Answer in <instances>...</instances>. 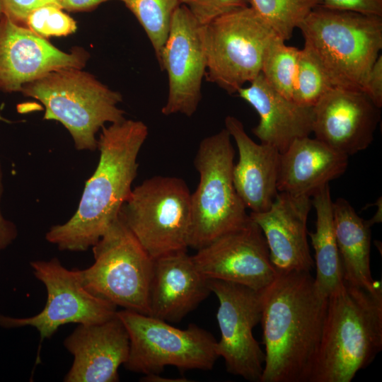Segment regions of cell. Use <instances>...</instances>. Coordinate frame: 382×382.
<instances>
[{"label":"cell","mask_w":382,"mask_h":382,"mask_svg":"<svg viewBox=\"0 0 382 382\" xmlns=\"http://www.w3.org/2000/svg\"><path fill=\"white\" fill-rule=\"evenodd\" d=\"M261 295L265 357L260 382H308L328 298L306 271L277 272Z\"/></svg>","instance_id":"6da1fadb"},{"label":"cell","mask_w":382,"mask_h":382,"mask_svg":"<svg viewBox=\"0 0 382 382\" xmlns=\"http://www.w3.org/2000/svg\"><path fill=\"white\" fill-rule=\"evenodd\" d=\"M148 134L146 124L139 120L125 119L102 128L97 167L86 183L74 214L46 233L49 243L60 250L80 252L100 240L132 192L137 157Z\"/></svg>","instance_id":"7a4b0ae2"},{"label":"cell","mask_w":382,"mask_h":382,"mask_svg":"<svg viewBox=\"0 0 382 382\" xmlns=\"http://www.w3.org/2000/svg\"><path fill=\"white\" fill-rule=\"evenodd\" d=\"M382 349V290L342 283L327 299L308 382H350Z\"/></svg>","instance_id":"3957f363"},{"label":"cell","mask_w":382,"mask_h":382,"mask_svg":"<svg viewBox=\"0 0 382 382\" xmlns=\"http://www.w3.org/2000/svg\"><path fill=\"white\" fill-rule=\"evenodd\" d=\"M298 29L335 87L361 90L382 48V17L319 5Z\"/></svg>","instance_id":"277c9868"},{"label":"cell","mask_w":382,"mask_h":382,"mask_svg":"<svg viewBox=\"0 0 382 382\" xmlns=\"http://www.w3.org/2000/svg\"><path fill=\"white\" fill-rule=\"evenodd\" d=\"M82 69H61L25 84L21 93L45 107V120L59 122L79 151H94L105 124L124 120L122 95Z\"/></svg>","instance_id":"5b68a950"},{"label":"cell","mask_w":382,"mask_h":382,"mask_svg":"<svg viewBox=\"0 0 382 382\" xmlns=\"http://www.w3.org/2000/svg\"><path fill=\"white\" fill-rule=\"evenodd\" d=\"M234 156L226 128L201 141L194 159L199 182L191 194L188 247L198 250L248 219L233 184Z\"/></svg>","instance_id":"8992f818"},{"label":"cell","mask_w":382,"mask_h":382,"mask_svg":"<svg viewBox=\"0 0 382 382\" xmlns=\"http://www.w3.org/2000/svg\"><path fill=\"white\" fill-rule=\"evenodd\" d=\"M91 248L94 262L86 269H75L85 289L117 307L149 316L154 259L120 213Z\"/></svg>","instance_id":"52a82bcc"},{"label":"cell","mask_w":382,"mask_h":382,"mask_svg":"<svg viewBox=\"0 0 382 382\" xmlns=\"http://www.w3.org/2000/svg\"><path fill=\"white\" fill-rule=\"evenodd\" d=\"M120 213L154 260L187 251L191 193L183 179L158 175L145 180L132 190Z\"/></svg>","instance_id":"ba28073f"},{"label":"cell","mask_w":382,"mask_h":382,"mask_svg":"<svg viewBox=\"0 0 382 382\" xmlns=\"http://www.w3.org/2000/svg\"><path fill=\"white\" fill-rule=\"evenodd\" d=\"M117 316L129 337V350L123 364L144 375L160 374L166 366L183 370H210L219 356L211 332L195 324L181 330L161 319L123 309Z\"/></svg>","instance_id":"9c48e42d"},{"label":"cell","mask_w":382,"mask_h":382,"mask_svg":"<svg viewBox=\"0 0 382 382\" xmlns=\"http://www.w3.org/2000/svg\"><path fill=\"white\" fill-rule=\"evenodd\" d=\"M275 36L250 6L204 25L207 80L228 94L237 93L261 73L265 53Z\"/></svg>","instance_id":"30bf717a"},{"label":"cell","mask_w":382,"mask_h":382,"mask_svg":"<svg viewBox=\"0 0 382 382\" xmlns=\"http://www.w3.org/2000/svg\"><path fill=\"white\" fill-rule=\"evenodd\" d=\"M30 267L35 277L46 288V304L39 313L31 317L13 318L0 314L1 327H34L43 341L51 338L62 325L96 324L116 316L115 305L87 291L75 269H66L57 257L31 261Z\"/></svg>","instance_id":"8fae6325"},{"label":"cell","mask_w":382,"mask_h":382,"mask_svg":"<svg viewBox=\"0 0 382 382\" xmlns=\"http://www.w3.org/2000/svg\"><path fill=\"white\" fill-rule=\"evenodd\" d=\"M217 297L216 313L221 337L216 352L225 361L226 371L252 382H260L265 352L253 336L262 315L261 291L219 279H209Z\"/></svg>","instance_id":"7c38bea8"},{"label":"cell","mask_w":382,"mask_h":382,"mask_svg":"<svg viewBox=\"0 0 382 382\" xmlns=\"http://www.w3.org/2000/svg\"><path fill=\"white\" fill-rule=\"evenodd\" d=\"M203 25L183 5L173 15L158 59L168 79V98L161 109L164 115L180 113L191 117L197 110L207 70Z\"/></svg>","instance_id":"4fadbf2b"},{"label":"cell","mask_w":382,"mask_h":382,"mask_svg":"<svg viewBox=\"0 0 382 382\" xmlns=\"http://www.w3.org/2000/svg\"><path fill=\"white\" fill-rule=\"evenodd\" d=\"M191 256L207 279L234 282L259 291L277 274L262 231L250 216Z\"/></svg>","instance_id":"5bb4252c"},{"label":"cell","mask_w":382,"mask_h":382,"mask_svg":"<svg viewBox=\"0 0 382 382\" xmlns=\"http://www.w3.org/2000/svg\"><path fill=\"white\" fill-rule=\"evenodd\" d=\"M89 54L75 47L65 52L4 14L0 20V91L21 92L23 86L47 73L85 66Z\"/></svg>","instance_id":"9a60e30c"},{"label":"cell","mask_w":382,"mask_h":382,"mask_svg":"<svg viewBox=\"0 0 382 382\" xmlns=\"http://www.w3.org/2000/svg\"><path fill=\"white\" fill-rule=\"evenodd\" d=\"M313 111L315 138L348 157L369 146L381 120V108L355 88H332Z\"/></svg>","instance_id":"2e32d148"},{"label":"cell","mask_w":382,"mask_h":382,"mask_svg":"<svg viewBox=\"0 0 382 382\" xmlns=\"http://www.w3.org/2000/svg\"><path fill=\"white\" fill-rule=\"evenodd\" d=\"M312 206L310 197L279 192L267 210L249 214L262 231L277 272L313 269L307 238V219Z\"/></svg>","instance_id":"e0dca14e"},{"label":"cell","mask_w":382,"mask_h":382,"mask_svg":"<svg viewBox=\"0 0 382 382\" xmlns=\"http://www.w3.org/2000/svg\"><path fill=\"white\" fill-rule=\"evenodd\" d=\"M74 357L65 382H117L118 369L127 359L129 337L117 317L103 323L79 324L64 340Z\"/></svg>","instance_id":"ac0fdd59"},{"label":"cell","mask_w":382,"mask_h":382,"mask_svg":"<svg viewBox=\"0 0 382 382\" xmlns=\"http://www.w3.org/2000/svg\"><path fill=\"white\" fill-rule=\"evenodd\" d=\"M211 293L209 280L198 271L187 251L154 260L149 316L166 322H178Z\"/></svg>","instance_id":"d6986e66"},{"label":"cell","mask_w":382,"mask_h":382,"mask_svg":"<svg viewBox=\"0 0 382 382\" xmlns=\"http://www.w3.org/2000/svg\"><path fill=\"white\" fill-rule=\"evenodd\" d=\"M238 96L250 105L259 115L253 133L260 143L284 153L296 139L312 133L313 107L299 105L274 89L260 73Z\"/></svg>","instance_id":"ffe728a7"},{"label":"cell","mask_w":382,"mask_h":382,"mask_svg":"<svg viewBox=\"0 0 382 382\" xmlns=\"http://www.w3.org/2000/svg\"><path fill=\"white\" fill-rule=\"evenodd\" d=\"M225 128L238 151V161L233 168L236 190L251 212H262L272 204L277 194L281 154L275 148L255 142L243 123L233 116L225 118Z\"/></svg>","instance_id":"44dd1931"},{"label":"cell","mask_w":382,"mask_h":382,"mask_svg":"<svg viewBox=\"0 0 382 382\" xmlns=\"http://www.w3.org/2000/svg\"><path fill=\"white\" fill-rule=\"evenodd\" d=\"M348 156L317 139L295 140L280 156L278 192L311 197L319 189L341 176Z\"/></svg>","instance_id":"7402d4cb"},{"label":"cell","mask_w":382,"mask_h":382,"mask_svg":"<svg viewBox=\"0 0 382 382\" xmlns=\"http://www.w3.org/2000/svg\"><path fill=\"white\" fill-rule=\"evenodd\" d=\"M332 210L343 279L372 293L382 290L381 283L373 279L370 269L372 224L361 218L344 198L332 202Z\"/></svg>","instance_id":"603a6c76"},{"label":"cell","mask_w":382,"mask_h":382,"mask_svg":"<svg viewBox=\"0 0 382 382\" xmlns=\"http://www.w3.org/2000/svg\"><path fill=\"white\" fill-rule=\"evenodd\" d=\"M311 201L316 212V230L308 231V235L315 251L316 275L314 282L318 291L328 298L343 282L329 185L314 193Z\"/></svg>","instance_id":"cb8c5ba5"},{"label":"cell","mask_w":382,"mask_h":382,"mask_svg":"<svg viewBox=\"0 0 382 382\" xmlns=\"http://www.w3.org/2000/svg\"><path fill=\"white\" fill-rule=\"evenodd\" d=\"M321 0H249V6L284 40H289Z\"/></svg>","instance_id":"d4e9b609"},{"label":"cell","mask_w":382,"mask_h":382,"mask_svg":"<svg viewBox=\"0 0 382 382\" xmlns=\"http://www.w3.org/2000/svg\"><path fill=\"white\" fill-rule=\"evenodd\" d=\"M146 33L157 59L167 40L173 15L180 0H120Z\"/></svg>","instance_id":"484cf974"},{"label":"cell","mask_w":382,"mask_h":382,"mask_svg":"<svg viewBox=\"0 0 382 382\" xmlns=\"http://www.w3.org/2000/svg\"><path fill=\"white\" fill-rule=\"evenodd\" d=\"M300 50L275 36L265 53L261 74L277 91L289 99L292 92Z\"/></svg>","instance_id":"4316f807"},{"label":"cell","mask_w":382,"mask_h":382,"mask_svg":"<svg viewBox=\"0 0 382 382\" xmlns=\"http://www.w3.org/2000/svg\"><path fill=\"white\" fill-rule=\"evenodd\" d=\"M320 64L306 48L300 50L294 78L292 100L313 107L334 88Z\"/></svg>","instance_id":"83f0119b"},{"label":"cell","mask_w":382,"mask_h":382,"mask_svg":"<svg viewBox=\"0 0 382 382\" xmlns=\"http://www.w3.org/2000/svg\"><path fill=\"white\" fill-rule=\"evenodd\" d=\"M25 25L44 38L67 36L77 28L76 21L55 5L44 6L33 11L27 17Z\"/></svg>","instance_id":"f1b7e54d"},{"label":"cell","mask_w":382,"mask_h":382,"mask_svg":"<svg viewBox=\"0 0 382 382\" xmlns=\"http://www.w3.org/2000/svg\"><path fill=\"white\" fill-rule=\"evenodd\" d=\"M195 18L206 25L228 12L249 6V0H180Z\"/></svg>","instance_id":"f546056e"},{"label":"cell","mask_w":382,"mask_h":382,"mask_svg":"<svg viewBox=\"0 0 382 382\" xmlns=\"http://www.w3.org/2000/svg\"><path fill=\"white\" fill-rule=\"evenodd\" d=\"M4 14L12 21L25 25L27 17L37 8L47 6H60L56 0H1ZM62 8V7H61Z\"/></svg>","instance_id":"4dcf8cb0"},{"label":"cell","mask_w":382,"mask_h":382,"mask_svg":"<svg viewBox=\"0 0 382 382\" xmlns=\"http://www.w3.org/2000/svg\"><path fill=\"white\" fill-rule=\"evenodd\" d=\"M320 6L330 9L382 17V0H321Z\"/></svg>","instance_id":"1f68e13d"},{"label":"cell","mask_w":382,"mask_h":382,"mask_svg":"<svg viewBox=\"0 0 382 382\" xmlns=\"http://www.w3.org/2000/svg\"><path fill=\"white\" fill-rule=\"evenodd\" d=\"M361 91L379 108L382 107V55L379 54L366 74Z\"/></svg>","instance_id":"d6a6232c"},{"label":"cell","mask_w":382,"mask_h":382,"mask_svg":"<svg viewBox=\"0 0 382 382\" xmlns=\"http://www.w3.org/2000/svg\"><path fill=\"white\" fill-rule=\"evenodd\" d=\"M3 176L0 161V204L4 192ZM17 236L18 229L16 224L3 216L0 207V252L8 247L16 240Z\"/></svg>","instance_id":"836d02e7"},{"label":"cell","mask_w":382,"mask_h":382,"mask_svg":"<svg viewBox=\"0 0 382 382\" xmlns=\"http://www.w3.org/2000/svg\"><path fill=\"white\" fill-rule=\"evenodd\" d=\"M108 1L110 0H64L61 3V7L68 11H86L92 10Z\"/></svg>","instance_id":"e575fe53"},{"label":"cell","mask_w":382,"mask_h":382,"mask_svg":"<svg viewBox=\"0 0 382 382\" xmlns=\"http://www.w3.org/2000/svg\"><path fill=\"white\" fill-rule=\"evenodd\" d=\"M144 381L149 382H185L187 381L186 378H165L160 376V374H148L144 375L142 378Z\"/></svg>","instance_id":"d590c367"},{"label":"cell","mask_w":382,"mask_h":382,"mask_svg":"<svg viewBox=\"0 0 382 382\" xmlns=\"http://www.w3.org/2000/svg\"><path fill=\"white\" fill-rule=\"evenodd\" d=\"M3 16H4V10H3L1 1L0 0V20L2 18Z\"/></svg>","instance_id":"8d00e7d4"},{"label":"cell","mask_w":382,"mask_h":382,"mask_svg":"<svg viewBox=\"0 0 382 382\" xmlns=\"http://www.w3.org/2000/svg\"><path fill=\"white\" fill-rule=\"evenodd\" d=\"M61 6V3L64 1V0H56Z\"/></svg>","instance_id":"74e56055"}]
</instances>
